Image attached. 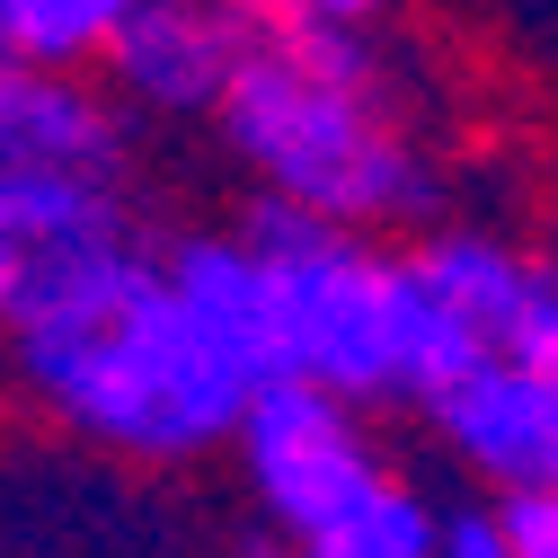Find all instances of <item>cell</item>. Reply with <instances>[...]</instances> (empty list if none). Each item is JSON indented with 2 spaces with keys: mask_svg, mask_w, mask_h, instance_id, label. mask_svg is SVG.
I'll return each instance as SVG.
<instances>
[{
  "mask_svg": "<svg viewBox=\"0 0 558 558\" xmlns=\"http://www.w3.org/2000/svg\"><path fill=\"white\" fill-rule=\"evenodd\" d=\"M214 124L266 195H293L328 222L373 231V222L426 214V160L381 116L373 45L345 19L293 10L275 36H257Z\"/></svg>",
  "mask_w": 558,
  "mask_h": 558,
  "instance_id": "7a4b0ae2",
  "label": "cell"
},
{
  "mask_svg": "<svg viewBox=\"0 0 558 558\" xmlns=\"http://www.w3.org/2000/svg\"><path fill=\"white\" fill-rule=\"evenodd\" d=\"M124 116L107 89L81 81V62H27L0 53V169H72L124 178Z\"/></svg>",
  "mask_w": 558,
  "mask_h": 558,
  "instance_id": "9c48e42d",
  "label": "cell"
},
{
  "mask_svg": "<svg viewBox=\"0 0 558 558\" xmlns=\"http://www.w3.org/2000/svg\"><path fill=\"white\" fill-rule=\"evenodd\" d=\"M143 10V0H19L10 45L27 62H107L116 27Z\"/></svg>",
  "mask_w": 558,
  "mask_h": 558,
  "instance_id": "30bf717a",
  "label": "cell"
},
{
  "mask_svg": "<svg viewBox=\"0 0 558 558\" xmlns=\"http://www.w3.org/2000/svg\"><path fill=\"white\" fill-rule=\"evenodd\" d=\"M240 62H248V27L222 0H143L107 45L116 89L160 116H214Z\"/></svg>",
  "mask_w": 558,
  "mask_h": 558,
  "instance_id": "52a82bcc",
  "label": "cell"
},
{
  "mask_svg": "<svg viewBox=\"0 0 558 558\" xmlns=\"http://www.w3.org/2000/svg\"><path fill=\"white\" fill-rule=\"evenodd\" d=\"M133 248L124 178H72V169H0V337L45 319L98 284Z\"/></svg>",
  "mask_w": 558,
  "mask_h": 558,
  "instance_id": "5b68a950",
  "label": "cell"
},
{
  "mask_svg": "<svg viewBox=\"0 0 558 558\" xmlns=\"http://www.w3.org/2000/svg\"><path fill=\"white\" fill-rule=\"evenodd\" d=\"M497 355H523V364H541L558 381V275L549 266H532V284H523V302H514V319L497 337Z\"/></svg>",
  "mask_w": 558,
  "mask_h": 558,
  "instance_id": "8fae6325",
  "label": "cell"
},
{
  "mask_svg": "<svg viewBox=\"0 0 558 558\" xmlns=\"http://www.w3.org/2000/svg\"><path fill=\"white\" fill-rule=\"evenodd\" d=\"M248 240L275 257V284H284L293 373L345 399H408L416 257H381L355 222H328L293 195H266L248 214Z\"/></svg>",
  "mask_w": 558,
  "mask_h": 558,
  "instance_id": "3957f363",
  "label": "cell"
},
{
  "mask_svg": "<svg viewBox=\"0 0 558 558\" xmlns=\"http://www.w3.org/2000/svg\"><path fill=\"white\" fill-rule=\"evenodd\" d=\"M506 523H514V558H558V487L506 497Z\"/></svg>",
  "mask_w": 558,
  "mask_h": 558,
  "instance_id": "4fadbf2b",
  "label": "cell"
},
{
  "mask_svg": "<svg viewBox=\"0 0 558 558\" xmlns=\"http://www.w3.org/2000/svg\"><path fill=\"white\" fill-rule=\"evenodd\" d=\"M160 266H169L178 302L195 311V328L214 337L248 381L293 373V345H284V284H275V257H266L248 231H195V240H169Z\"/></svg>",
  "mask_w": 558,
  "mask_h": 558,
  "instance_id": "ba28073f",
  "label": "cell"
},
{
  "mask_svg": "<svg viewBox=\"0 0 558 558\" xmlns=\"http://www.w3.org/2000/svg\"><path fill=\"white\" fill-rule=\"evenodd\" d=\"M10 364L53 426H72L81 444H98L116 461L222 452V444H240V416L257 390L195 328V311L178 302L169 266L151 248H133L124 266H107L98 284L53 302L45 319L10 328Z\"/></svg>",
  "mask_w": 558,
  "mask_h": 558,
  "instance_id": "6da1fadb",
  "label": "cell"
},
{
  "mask_svg": "<svg viewBox=\"0 0 558 558\" xmlns=\"http://www.w3.org/2000/svg\"><path fill=\"white\" fill-rule=\"evenodd\" d=\"M364 399H345L328 381H302V373H275L248 390V416H240V470H248V497L266 506V523L319 549V558H345L355 523L390 497V461L381 444L364 435Z\"/></svg>",
  "mask_w": 558,
  "mask_h": 558,
  "instance_id": "277c9868",
  "label": "cell"
},
{
  "mask_svg": "<svg viewBox=\"0 0 558 558\" xmlns=\"http://www.w3.org/2000/svg\"><path fill=\"white\" fill-rule=\"evenodd\" d=\"M302 10H319V19H345V27H364L381 0H302Z\"/></svg>",
  "mask_w": 558,
  "mask_h": 558,
  "instance_id": "5bb4252c",
  "label": "cell"
},
{
  "mask_svg": "<svg viewBox=\"0 0 558 558\" xmlns=\"http://www.w3.org/2000/svg\"><path fill=\"white\" fill-rule=\"evenodd\" d=\"M444 549H452V558H514L506 497H497V506H444Z\"/></svg>",
  "mask_w": 558,
  "mask_h": 558,
  "instance_id": "7c38bea8",
  "label": "cell"
},
{
  "mask_svg": "<svg viewBox=\"0 0 558 558\" xmlns=\"http://www.w3.org/2000/svg\"><path fill=\"white\" fill-rule=\"evenodd\" d=\"M435 435L487 497H532L558 487V381L523 355H478L452 390L426 399Z\"/></svg>",
  "mask_w": 558,
  "mask_h": 558,
  "instance_id": "8992f818",
  "label": "cell"
},
{
  "mask_svg": "<svg viewBox=\"0 0 558 558\" xmlns=\"http://www.w3.org/2000/svg\"><path fill=\"white\" fill-rule=\"evenodd\" d=\"M10 19H19V0H0V53H19V45H10Z\"/></svg>",
  "mask_w": 558,
  "mask_h": 558,
  "instance_id": "9a60e30c",
  "label": "cell"
}]
</instances>
